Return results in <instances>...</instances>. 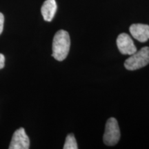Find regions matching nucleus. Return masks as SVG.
Masks as SVG:
<instances>
[{
	"mask_svg": "<svg viewBox=\"0 0 149 149\" xmlns=\"http://www.w3.org/2000/svg\"><path fill=\"white\" fill-rule=\"evenodd\" d=\"M70 46V39L68 33L64 30H59L54 36L52 56L59 61L64 60L69 53Z\"/></svg>",
	"mask_w": 149,
	"mask_h": 149,
	"instance_id": "f257e3e1",
	"label": "nucleus"
},
{
	"mask_svg": "<svg viewBox=\"0 0 149 149\" xmlns=\"http://www.w3.org/2000/svg\"><path fill=\"white\" fill-rule=\"evenodd\" d=\"M148 64L149 47L145 46L130 55L124 62V66L127 70H135L143 68Z\"/></svg>",
	"mask_w": 149,
	"mask_h": 149,
	"instance_id": "f03ea898",
	"label": "nucleus"
},
{
	"mask_svg": "<svg viewBox=\"0 0 149 149\" xmlns=\"http://www.w3.org/2000/svg\"><path fill=\"white\" fill-rule=\"evenodd\" d=\"M120 138V130L118 122L114 117L108 120L106 124L105 132L103 137L104 144L107 146H114Z\"/></svg>",
	"mask_w": 149,
	"mask_h": 149,
	"instance_id": "7ed1b4c3",
	"label": "nucleus"
},
{
	"mask_svg": "<svg viewBox=\"0 0 149 149\" xmlns=\"http://www.w3.org/2000/svg\"><path fill=\"white\" fill-rule=\"evenodd\" d=\"M30 140L24 128L16 130L13 135L9 148L10 149H29Z\"/></svg>",
	"mask_w": 149,
	"mask_h": 149,
	"instance_id": "20e7f679",
	"label": "nucleus"
},
{
	"mask_svg": "<svg viewBox=\"0 0 149 149\" xmlns=\"http://www.w3.org/2000/svg\"><path fill=\"white\" fill-rule=\"evenodd\" d=\"M117 46L123 55H131L137 52V48L133 40L126 33H121L117 38Z\"/></svg>",
	"mask_w": 149,
	"mask_h": 149,
	"instance_id": "39448f33",
	"label": "nucleus"
},
{
	"mask_svg": "<svg viewBox=\"0 0 149 149\" xmlns=\"http://www.w3.org/2000/svg\"><path fill=\"white\" fill-rule=\"evenodd\" d=\"M129 31L132 36L139 42H146L149 40V26L147 24H132Z\"/></svg>",
	"mask_w": 149,
	"mask_h": 149,
	"instance_id": "423d86ee",
	"label": "nucleus"
},
{
	"mask_svg": "<svg viewBox=\"0 0 149 149\" xmlns=\"http://www.w3.org/2000/svg\"><path fill=\"white\" fill-rule=\"evenodd\" d=\"M57 3L55 0H46L43 3L41 13L46 22H51L57 11Z\"/></svg>",
	"mask_w": 149,
	"mask_h": 149,
	"instance_id": "0eeeda50",
	"label": "nucleus"
},
{
	"mask_svg": "<svg viewBox=\"0 0 149 149\" xmlns=\"http://www.w3.org/2000/svg\"><path fill=\"white\" fill-rule=\"evenodd\" d=\"M78 146L77 141L73 134H69L67 135L65 144L64 145V149H77Z\"/></svg>",
	"mask_w": 149,
	"mask_h": 149,
	"instance_id": "6e6552de",
	"label": "nucleus"
},
{
	"mask_svg": "<svg viewBox=\"0 0 149 149\" xmlns=\"http://www.w3.org/2000/svg\"><path fill=\"white\" fill-rule=\"evenodd\" d=\"M3 24H4V16L1 13H0V35L3 31Z\"/></svg>",
	"mask_w": 149,
	"mask_h": 149,
	"instance_id": "1a4fd4ad",
	"label": "nucleus"
},
{
	"mask_svg": "<svg viewBox=\"0 0 149 149\" xmlns=\"http://www.w3.org/2000/svg\"><path fill=\"white\" fill-rule=\"evenodd\" d=\"M5 66V57L3 54L0 53V69L3 68Z\"/></svg>",
	"mask_w": 149,
	"mask_h": 149,
	"instance_id": "9d476101",
	"label": "nucleus"
}]
</instances>
